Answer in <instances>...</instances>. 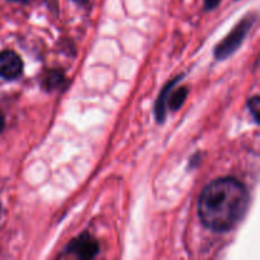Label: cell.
I'll list each match as a JSON object with an SVG mask.
<instances>
[{"label":"cell","instance_id":"cell-1","mask_svg":"<svg viewBox=\"0 0 260 260\" xmlns=\"http://www.w3.org/2000/svg\"><path fill=\"white\" fill-rule=\"evenodd\" d=\"M249 207V193L235 178H221L206 185L198 198V215L206 228L217 233L233 230Z\"/></svg>","mask_w":260,"mask_h":260},{"label":"cell","instance_id":"cell-2","mask_svg":"<svg viewBox=\"0 0 260 260\" xmlns=\"http://www.w3.org/2000/svg\"><path fill=\"white\" fill-rule=\"evenodd\" d=\"M251 24H253V18H245L244 20H241L238 25L233 29V32L220 43L217 45L215 50V56L218 60H223V58L229 57L230 55H233L240 45L243 43L244 38L248 35V32L250 30Z\"/></svg>","mask_w":260,"mask_h":260},{"label":"cell","instance_id":"cell-3","mask_svg":"<svg viewBox=\"0 0 260 260\" xmlns=\"http://www.w3.org/2000/svg\"><path fill=\"white\" fill-rule=\"evenodd\" d=\"M65 251L69 254H74L79 259H93L99 253V245L88 233H84L74 239L66 246Z\"/></svg>","mask_w":260,"mask_h":260},{"label":"cell","instance_id":"cell-4","mask_svg":"<svg viewBox=\"0 0 260 260\" xmlns=\"http://www.w3.org/2000/svg\"><path fill=\"white\" fill-rule=\"evenodd\" d=\"M23 73V62L13 51L0 52V76L7 80L18 79Z\"/></svg>","mask_w":260,"mask_h":260},{"label":"cell","instance_id":"cell-5","mask_svg":"<svg viewBox=\"0 0 260 260\" xmlns=\"http://www.w3.org/2000/svg\"><path fill=\"white\" fill-rule=\"evenodd\" d=\"M180 79L182 78L178 76V78H175L174 80L170 81L169 84H167L165 88L161 90V93L159 94V96H157L156 106H155V114H156L157 122H162L165 119V113H167V101L168 98H169V93L170 90H172L173 86H174Z\"/></svg>","mask_w":260,"mask_h":260},{"label":"cell","instance_id":"cell-6","mask_svg":"<svg viewBox=\"0 0 260 260\" xmlns=\"http://www.w3.org/2000/svg\"><path fill=\"white\" fill-rule=\"evenodd\" d=\"M63 81H65V76H63L62 71L50 70L43 76L42 84L47 90H53V89H57Z\"/></svg>","mask_w":260,"mask_h":260},{"label":"cell","instance_id":"cell-7","mask_svg":"<svg viewBox=\"0 0 260 260\" xmlns=\"http://www.w3.org/2000/svg\"><path fill=\"white\" fill-rule=\"evenodd\" d=\"M187 95H188V89L184 88V86H182V88H179L178 90H175L174 93L170 95V98H168V104H169L170 109H172V111H177V109H179L180 107L183 106V103L185 102Z\"/></svg>","mask_w":260,"mask_h":260},{"label":"cell","instance_id":"cell-8","mask_svg":"<svg viewBox=\"0 0 260 260\" xmlns=\"http://www.w3.org/2000/svg\"><path fill=\"white\" fill-rule=\"evenodd\" d=\"M259 107H260V99L258 95H255L254 98H251L249 101V109H250L251 114H253L254 119L256 122L259 121Z\"/></svg>","mask_w":260,"mask_h":260},{"label":"cell","instance_id":"cell-9","mask_svg":"<svg viewBox=\"0 0 260 260\" xmlns=\"http://www.w3.org/2000/svg\"><path fill=\"white\" fill-rule=\"evenodd\" d=\"M205 2V7L207 10L215 9L218 4H220L221 0H203Z\"/></svg>","mask_w":260,"mask_h":260},{"label":"cell","instance_id":"cell-10","mask_svg":"<svg viewBox=\"0 0 260 260\" xmlns=\"http://www.w3.org/2000/svg\"><path fill=\"white\" fill-rule=\"evenodd\" d=\"M4 124H5L4 117H3V114L0 113V132H2L3 128H4Z\"/></svg>","mask_w":260,"mask_h":260},{"label":"cell","instance_id":"cell-11","mask_svg":"<svg viewBox=\"0 0 260 260\" xmlns=\"http://www.w3.org/2000/svg\"><path fill=\"white\" fill-rule=\"evenodd\" d=\"M73 2L76 3V4H79V5H85V4H88L89 0H73Z\"/></svg>","mask_w":260,"mask_h":260},{"label":"cell","instance_id":"cell-12","mask_svg":"<svg viewBox=\"0 0 260 260\" xmlns=\"http://www.w3.org/2000/svg\"><path fill=\"white\" fill-rule=\"evenodd\" d=\"M10 2H17V3H22V4H25V3H28L29 0H10Z\"/></svg>","mask_w":260,"mask_h":260}]
</instances>
